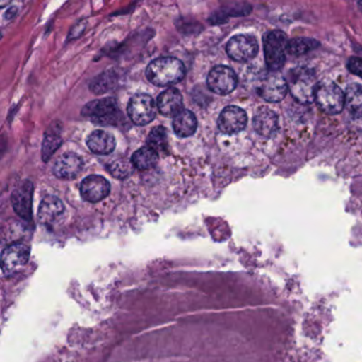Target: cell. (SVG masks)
I'll list each match as a JSON object with an SVG mask.
<instances>
[{
    "label": "cell",
    "mask_w": 362,
    "mask_h": 362,
    "mask_svg": "<svg viewBox=\"0 0 362 362\" xmlns=\"http://www.w3.org/2000/svg\"><path fill=\"white\" fill-rule=\"evenodd\" d=\"M186 75L185 66L179 59L173 57L158 58L148 65L146 76L154 86H175L184 79Z\"/></svg>",
    "instance_id": "1"
},
{
    "label": "cell",
    "mask_w": 362,
    "mask_h": 362,
    "mask_svg": "<svg viewBox=\"0 0 362 362\" xmlns=\"http://www.w3.org/2000/svg\"><path fill=\"white\" fill-rule=\"evenodd\" d=\"M286 81H287L288 90L296 101L303 105H309L315 101L319 83L315 73L310 69L296 67L290 69L286 77Z\"/></svg>",
    "instance_id": "2"
},
{
    "label": "cell",
    "mask_w": 362,
    "mask_h": 362,
    "mask_svg": "<svg viewBox=\"0 0 362 362\" xmlns=\"http://www.w3.org/2000/svg\"><path fill=\"white\" fill-rule=\"evenodd\" d=\"M288 42L285 33L279 30H273L264 35V59L269 71L272 73L281 71L285 65Z\"/></svg>",
    "instance_id": "3"
},
{
    "label": "cell",
    "mask_w": 362,
    "mask_h": 362,
    "mask_svg": "<svg viewBox=\"0 0 362 362\" xmlns=\"http://www.w3.org/2000/svg\"><path fill=\"white\" fill-rule=\"evenodd\" d=\"M315 100L324 113L336 115L344 107V93L334 82L323 81L317 86Z\"/></svg>",
    "instance_id": "4"
},
{
    "label": "cell",
    "mask_w": 362,
    "mask_h": 362,
    "mask_svg": "<svg viewBox=\"0 0 362 362\" xmlns=\"http://www.w3.org/2000/svg\"><path fill=\"white\" fill-rule=\"evenodd\" d=\"M82 115L92 118L96 124H115L122 113L116 99L109 97L101 100L90 101L82 110Z\"/></svg>",
    "instance_id": "5"
},
{
    "label": "cell",
    "mask_w": 362,
    "mask_h": 362,
    "mask_svg": "<svg viewBox=\"0 0 362 362\" xmlns=\"http://www.w3.org/2000/svg\"><path fill=\"white\" fill-rule=\"evenodd\" d=\"M30 247L26 243H16L8 245L1 254V275L11 276L28 262Z\"/></svg>",
    "instance_id": "6"
},
{
    "label": "cell",
    "mask_w": 362,
    "mask_h": 362,
    "mask_svg": "<svg viewBox=\"0 0 362 362\" xmlns=\"http://www.w3.org/2000/svg\"><path fill=\"white\" fill-rule=\"evenodd\" d=\"M158 105L147 94H136L130 99L128 114L130 119L137 126H146L156 118Z\"/></svg>",
    "instance_id": "7"
},
{
    "label": "cell",
    "mask_w": 362,
    "mask_h": 362,
    "mask_svg": "<svg viewBox=\"0 0 362 362\" xmlns=\"http://www.w3.org/2000/svg\"><path fill=\"white\" fill-rule=\"evenodd\" d=\"M238 78L230 67L219 65L214 67L207 76V86L218 95H228L236 88Z\"/></svg>",
    "instance_id": "8"
},
{
    "label": "cell",
    "mask_w": 362,
    "mask_h": 362,
    "mask_svg": "<svg viewBox=\"0 0 362 362\" xmlns=\"http://www.w3.org/2000/svg\"><path fill=\"white\" fill-rule=\"evenodd\" d=\"M226 52L232 60L237 62H247L257 56L258 43L252 35H236L228 41Z\"/></svg>",
    "instance_id": "9"
},
{
    "label": "cell",
    "mask_w": 362,
    "mask_h": 362,
    "mask_svg": "<svg viewBox=\"0 0 362 362\" xmlns=\"http://www.w3.org/2000/svg\"><path fill=\"white\" fill-rule=\"evenodd\" d=\"M288 84L285 78L277 73H270L264 77L258 86V94L268 103H279L286 97Z\"/></svg>",
    "instance_id": "10"
},
{
    "label": "cell",
    "mask_w": 362,
    "mask_h": 362,
    "mask_svg": "<svg viewBox=\"0 0 362 362\" xmlns=\"http://www.w3.org/2000/svg\"><path fill=\"white\" fill-rule=\"evenodd\" d=\"M217 124L218 128L224 134H237L247 127V113L241 107L230 105L221 112Z\"/></svg>",
    "instance_id": "11"
},
{
    "label": "cell",
    "mask_w": 362,
    "mask_h": 362,
    "mask_svg": "<svg viewBox=\"0 0 362 362\" xmlns=\"http://www.w3.org/2000/svg\"><path fill=\"white\" fill-rule=\"evenodd\" d=\"M111 185L100 175H90L82 181L80 192L82 198L90 203L99 202L109 196Z\"/></svg>",
    "instance_id": "12"
},
{
    "label": "cell",
    "mask_w": 362,
    "mask_h": 362,
    "mask_svg": "<svg viewBox=\"0 0 362 362\" xmlns=\"http://www.w3.org/2000/svg\"><path fill=\"white\" fill-rule=\"evenodd\" d=\"M33 185L29 181L24 182L12 192L14 211L23 219L30 220L33 217Z\"/></svg>",
    "instance_id": "13"
},
{
    "label": "cell",
    "mask_w": 362,
    "mask_h": 362,
    "mask_svg": "<svg viewBox=\"0 0 362 362\" xmlns=\"http://www.w3.org/2000/svg\"><path fill=\"white\" fill-rule=\"evenodd\" d=\"M65 207L62 201L54 196H48L43 199L39 207V220L44 226H54L62 219Z\"/></svg>",
    "instance_id": "14"
},
{
    "label": "cell",
    "mask_w": 362,
    "mask_h": 362,
    "mask_svg": "<svg viewBox=\"0 0 362 362\" xmlns=\"http://www.w3.org/2000/svg\"><path fill=\"white\" fill-rule=\"evenodd\" d=\"M83 162L77 154L64 153L57 160L54 166V173L62 180H73L81 173Z\"/></svg>",
    "instance_id": "15"
},
{
    "label": "cell",
    "mask_w": 362,
    "mask_h": 362,
    "mask_svg": "<svg viewBox=\"0 0 362 362\" xmlns=\"http://www.w3.org/2000/svg\"><path fill=\"white\" fill-rule=\"evenodd\" d=\"M158 109L162 115L167 117H175L183 110V97L175 88L164 90L158 98Z\"/></svg>",
    "instance_id": "16"
},
{
    "label": "cell",
    "mask_w": 362,
    "mask_h": 362,
    "mask_svg": "<svg viewBox=\"0 0 362 362\" xmlns=\"http://www.w3.org/2000/svg\"><path fill=\"white\" fill-rule=\"evenodd\" d=\"M277 115L267 107H262L253 118V127L256 133L264 137H271L277 131Z\"/></svg>",
    "instance_id": "17"
},
{
    "label": "cell",
    "mask_w": 362,
    "mask_h": 362,
    "mask_svg": "<svg viewBox=\"0 0 362 362\" xmlns=\"http://www.w3.org/2000/svg\"><path fill=\"white\" fill-rule=\"evenodd\" d=\"M88 149L100 156L112 153L116 148V141L113 135L103 130H96L90 133L86 139Z\"/></svg>",
    "instance_id": "18"
},
{
    "label": "cell",
    "mask_w": 362,
    "mask_h": 362,
    "mask_svg": "<svg viewBox=\"0 0 362 362\" xmlns=\"http://www.w3.org/2000/svg\"><path fill=\"white\" fill-rule=\"evenodd\" d=\"M197 126H198V122H197L196 116L188 110H185L173 118V128L177 136H192L196 133Z\"/></svg>",
    "instance_id": "19"
},
{
    "label": "cell",
    "mask_w": 362,
    "mask_h": 362,
    "mask_svg": "<svg viewBox=\"0 0 362 362\" xmlns=\"http://www.w3.org/2000/svg\"><path fill=\"white\" fill-rule=\"evenodd\" d=\"M344 107L354 116L362 115V86L351 84L344 93Z\"/></svg>",
    "instance_id": "20"
},
{
    "label": "cell",
    "mask_w": 362,
    "mask_h": 362,
    "mask_svg": "<svg viewBox=\"0 0 362 362\" xmlns=\"http://www.w3.org/2000/svg\"><path fill=\"white\" fill-rule=\"evenodd\" d=\"M134 168L139 170H149L153 168L158 162V152L150 147H143L134 152L131 158Z\"/></svg>",
    "instance_id": "21"
},
{
    "label": "cell",
    "mask_w": 362,
    "mask_h": 362,
    "mask_svg": "<svg viewBox=\"0 0 362 362\" xmlns=\"http://www.w3.org/2000/svg\"><path fill=\"white\" fill-rule=\"evenodd\" d=\"M320 43L309 37H296L288 42L287 52L291 56H302L319 47Z\"/></svg>",
    "instance_id": "22"
},
{
    "label": "cell",
    "mask_w": 362,
    "mask_h": 362,
    "mask_svg": "<svg viewBox=\"0 0 362 362\" xmlns=\"http://www.w3.org/2000/svg\"><path fill=\"white\" fill-rule=\"evenodd\" d=\"M148 147L156 152H165L168 147V134L164 127H156L147 139Z\"/></svg>",
    "instance_id": "23"
},
{
    "label": "cell",
    "mask_w": 362,
    "mask_h": 362,
    "mask_svg": "<svg viewBox=\"0 0 362 362\" xmlns=\"http://www.w3.org/2000/svg\"><path fill=\"white\" fill-rule=\"evenodd\" d=\"M61 144H62V139L58 133L52 132L45 135L43 147H42V158L44 162H48L52 154L60 147Z\"/></svg>",
    "instance_id": "24"
},
{
    "label": "cell",
    "mask_w": 362,
    "mask_h": 362,
    "mask_svg": "<svg viewBox=\"0 0 362 362\" xmlns=\"http://www.w3.org/2000/svg\"><path fill=\"white\" fill-rule=\"evenodd\" d=\"M109 171L113 177L124 180L132 175L134 166L132 162H129L128 160H117L110 165Z\"/></svg>",
    "instance_id": "25"
},
{
    "label": "cell",
    "mask_w": 362,
    "mask_h": 362,
    "mask_svg": "<svg viewBox=\"0 0 362 362\" xmlns=\"http://www.w3.org/2000/svg\"><path fill=\"white\" fill-rule=\"evenodd\" d=\"M114 78L112 77V76H99V78H97V79L90 84V90L96 93L97 95L107 92V90L111 88L112 80Z\"/></svg>",
    "instance_id": "26"
},
{
    "label": "cell",
    "mask_w": 362,
    "mask_h": 362,
    "mask_svg": "<svg viewBox=\"0 0 362 362\" xmlns=\"http://www.w3.org/2000/svg\"><path fill=\"white\" fill-rule=\"evenodd\" d=\"M347 69L354 75L358 76V77L362 79V60L359 58H351L347 62Z\"/></svg>",
    "instance_id": "27"
}]
</instances>
